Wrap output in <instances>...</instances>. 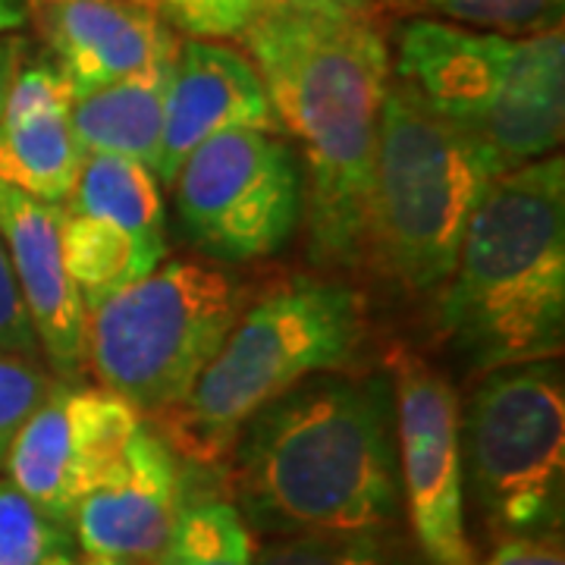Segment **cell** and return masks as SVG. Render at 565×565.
I'll list each match as a JSON object with an SVG mask.
<instances>
[{"mask_svg":"<svg viewBox=\"0 0 565 565\" xmlns=\"http://www.w3.org/2000/svg\"><path fill=\"white\" fill-rule=\"evenodd\" d=\"M282 132L305 158V221L318 262L359 264L367 245L374 151L390 47L371 7L267 0L239 32Z\"/></svg>","mask_w":565,"mask_h":565,"instance_id":"6da1fadb","label":"cell"},{"mask_svg":"<svg viewBox=\"0 0 565 565\" xmlns=\"http://www.w3.org/2000/svg\"><path fill=\"white\" fill-rule=\"evenodd\" d=\"M230 459L245 525L270 537L381 534L403 497L393 384L305 377L245 422Z\"/></svg>","mask_w":565,"mask_h":565,"instance_id":"7a4b0ae2","label":"cell"},{"mask_svg":"<svg viewBox=\"0 0 565 565\" xmlns=\"http://www.w3.org/2000/svg\"><path fill=\"white\" fill-rule=\"evenodd\" d=\"M446 340L475 367L553 362L565 340V163H522L490 182L440 299Z\"/></svg>","mask_w":565,"mask_h":565,"instance_id":"3957f363","label":"cell"},{"mask_svg":"<svg viewBox=\"0 0 565 565\" xmlns=\"http://www.w3.org/2000/svg\"><path fill=\"white\" fill-rule=\"evenodd\" d=\"M364 333L362 296L343 282L289 277L245 305L217 355L173 408L158 415L177 459L221 468L245 422L289 386L333 371Z\"/></svg>","mask_w":565,"mask_h":565,"instance_id":"277c9868","label":"cell"},{"mask_svg":"<svg viewBox=\"0 0 565 565\" xmlns=\"http://www.w3.org/2000/svg\"><path fill=\"white\" fill-rule=\"evenodd\" d=\"M396 85L515 170L563 141V29L509 39L444 20H412L396 39Z\"/></svg>","mask_w":565,"mask_h":565,"instance_id":"5b68a950","label":"cell"},{"mask_svg":"<svg viewBox=\"0 0 565 565\" xmlns=\"http://www.w3.org/2000/svg\"><path fill=\"white\" fill-rule=\"evenodd\" d=\"M481 141L390 85L374 151L367 245L393 280L415 292L444 286L471 214L503 177Z\"/></svg>","mask_w":565,"mask_h":565,"instance_id":"8992f818","label":"cell"},{"mask_svg":"<svg viewBox=\"0 0 565 565\" xmlns=\"http://www.w3.org/2000/svg\"><path fill=\"white\" fill-rule=\"evenodd\" d=\"M248 305L239 277L189 258L163 262L88 311V362L139 415L180 403Z\"/></svg>","mask_w":565,"mask_h":565,"instance_id":"52a82bcc","label":"cell"},{"mask_svg":"<svg viewBox=\"0 0 565 565\" xmlns=\"http://www.w3.org/2000/svg\"><path fill=\"white\" fill-rule=\"evenodd\" d=\"M465 497L497 541L559 534L565 386L553 362L493 367L459 412Z\"/></svg>","mask_w":565,"mask_h":565,"instance_id":"ba28073f","label":"cell"},{"mask_svg":"<svg viewBox=\"0 0 565 565\" xmlns=\"http://www.w3.org/2000/svg\"><path fill=\"white\" fill-rule=\"evenodd\" d=\"M170 189L189 243L214 262L267 258L305 217L299 158L264 129H230L202 141Z\"/></svg>","mask_w":565,"mask_h":565,"instance_id":"9c48e42d","label":"cell"},{"mask_svg":"<svg viewBox=\"0 0 565 565\" xmlns=\"http://www.w3.org/2000/svg\"><path fill=\"white\" fill-rule=\"evenodd\" d=\"M141 424L139 412L110 390L54 381L10 440L7 481L51 522L70 527L82 497L120 465Z\"/></svg>","mask_w":565,"mask_h":565,"instance_id":"30bf717a","label":"cell"},{"mask_svg":"<svg viewBox=\"0 0 565 565\" xmlns=\"http://www.w3.org/2000/svg\"><path fill=\"white\" fill-rule=\"evenodd\" d=\"M393 415L408 522L430 565H478L465 527L459 399L412 349H393Z\"/></svg>","mask_w":565,"mask_h":565,"instance_id":"8fae6325","label":"cell"},{"mask_svg":"<svg viewBox=\"0 0 565 565\" xmlns=\"http://www.w3.org/2000/svg\"><path fill=\"white\" fill-rule=\"evenodd\" d=\"M25 10L73 98L180 51L154 0H25Z\"/></svg>","mask_w":565,"mask_h":565,"instance_id":"7c38bea8","label":"cell"},{"mask_svg":"<svg viewBox=\"0 0 565 565\" xmlns=\"http://www.w3.org/2000/svg\"><path fill=\"white\" fill-rule=\"evenodd\" d=\"M182 505L180 459L158 430L141 424L120 465L73 512L82 553L151 565Z\"/></svg>","mask_w":565,"mask_h":565,"instance_id":"4fadbf2b","label":"cell"},{"mask_svg":"<svg viewBox=\"0 0 565 565\" xmlns=\"http://www.w3.org/2000/svg\"><path fill=\"white\" fill-rule=\"evenodd\" d=\"M230 129H264L280 136V122L252 61L217 41H180L163 104L161 154L154 177L173 185L182 161L211 136Z\"/></svg>","mask_w":565,"mask_h":565,"instance_id":"5bb4252c","label":"cell"},{"mask_svg":"<svg viewBox=\"0 0 565 565\" xmlns=\"http://www.w3.org/2000/svg\"><path fill=\"white\" fill-rule=\"evenodd\" d=\"M0 239L39 337L41 355L63 377L88 362V315L61 252V204L39 202L0 182Z\"/></svg>","mask_w":565,"mask_h":565,"instance_id":"9a60e30c","label":"cell"},{"mask_svg":"<svg viewBox=\"0 0 565 565\" xmlns=\"http://www.w3.org/2000/svg\"><path fill=\"white\" fill-rule=\"evenodd\" d=\"M73 95L54 63L22 61L0 110V182L39 202L63 204L82 151L70 120Z\"/></svg>","mask_w":565,"mask_h":565,"instance_id":"2e32d148","label":"cell"},{"mask_svg":"<svg viewBox=\"0 0 565 565\" xmlns=\"http://www.w3.org/2000/svg\"><path fill=\"white\" fill-rule=\"evenodd\" d=\"M173 63H154L126 79L110 82L98 92L73 98V136L85 154H120L154 170L161 154L163 104L173 76Z\"/></svg>","mask_w":565,"mask_h":565,"instance_id":"e0dca14e","label":"cell"},{"mask_svg":"<svg viewBox=\"0 0 565 565\" xmlns=\"http://www.w3.org/2000/svg\"><path fill=\"white\" fill-rule=\"evenodd\" d=\"M63 207L117 223L141 248L167 262V211L151 167L120 154H85Z\"/></svg>","mask_w":565,"mask_h":565,"instance_id":"ac0fdd59","label":"cell"},{"mask_svg":"<svg viewBox=\"0 0 565 565\" xmlns=\"http://www.w3.org/2000/svg\"><path fill=\"white\" fill-rule=\"evenodd\" d=\"M61 252L66 274L79 289L85 315L122 292L126 286L145 280L161 267L148 248H141L117 223L66 211L61 204Z\"/></svg>","mask_w":565,"mask_h":565,"instance_id":"d6986e66","label":"cell"},{"mask_svg":"<svg viewBox=\"0 0 565 565\" xmlns=\"http://www.w3.org/2000/svg\"><path fill=\"white\" fill-rule=\"evenodd\" d=\"M151 565H255L252 531L221 497H182L177 522Z\"/></svg>","mask_w":565,"mask_h":565,"instance_id":"ffe728a7","label":"cell"},{"mask_svg":"<svg viewBox=\"0 0 565 565\" xmlns=\"http://www.w3.org/2000/svg\"><path fill=\"white\" fill-rule=\"evenodd\" d=\"M422 7L462 29L527 39L563 29L565 0H422Z\"/></svg>","mask_w":565,"mask_h":565,"instance_id":"44dd1931","label":"cell"},{"mask_svg":"<svg viewBox=\"0 0 565 565\" xmlns=\"http://www.w3.org/2000/svg\"><path fill=\"white\" fill-rule=\"evenodd\" d=\"M66 546V527L0 478V565H44Z\"/></svg>","mask_w":565,"mask_h":565,"instance_id":"7402d4cb","label":"cell"},{"mask_svg":"<svg viewBox=\"0 0 565 565\" xmlns=\"http://www.w3.org/2000/svg\"><path fill=\"white\" fill-rule=\"evenodd\" d=\"M255 565H405L381 534H302L274 537Z\"/></svg>","mask_w":565,"mask_h":565,"instance_id":"603a6c76","label":"cell"},{"mask_svg":"<svg viewBox=\"0 0 565 565\" xmlns=\"http://www.w3.org/2000/svg\"><path fill=\"white\" fill-rule=\"evenodd\" d=\"M54 377L41 371L39 362H29L13 352H0V471L13 434L32 415V408L47 396Z\"/></svg>","mask_w":565,"mask_h":565,"instance_id":"cb8c5ba5","label":"cell"},{"mask_svg":"<svg viewBox=\"0 0 565 565\" xmlns=\"http://www.w3.org/2000/svg\"><path fill=\"white\" fill-rule=\"evenodd\" d=\"M0 352H13V355L29 359V362L41 359L39 337H35L29 311L22 305L20 286L13 277L3 239H0Z\"/></svg>","mask_w":565,"mask_h":565,"instance_id":"d4e9b609","label":"cell"},{"mask_svg":"<svg viewBox=\"0 0 565 565\" xmlns=\"http://www.w3.org/2000/svg\"><path fill=\"white\" fill-rule=\"evenodd\" d=\"M478 565H565V550L559 534L537 537H509Z\"/></svg>","mask_w":565,"mask_h":565,"instance_id":"484cf974","label":"cell"},{"mask_svg":"<svg viewBox=\"0 0 565 565\" xmlns=\"http://www.w3.org/2000/svg\"><path fill=\"white\" fill-rule=\"evenodd\" d=\"M267 0H204L207 13V39L239 35L248 22L258 17Z\"/></svg>","mask_w":565,"mask_h":565,"instance_id":"4316f807","label":"cell"},{"mask_svg":"<svg viewBox=\"0 0 565 565\" xmlns=\"http://www.w3.org/2000/svg\"><path fill=\"white\" fill-rule=\"evenodd\" d=\"M161 7V13L170 22H177L182 32L207 39V13H204V0H154Z\"/></svg>","mask_w":565,"mask_h":565,"instance_id":"83f0119b","label":"cell"},{"mask_svg":"<svg viewBox=\"0 0 565 565\" xmlns=\"http://www.w3.org/2000/svg\"><path fill=\"white\" fill-rule=\"evenodd\" d=\"M22 61H25V41L20 35H0V110H3L7 92L17 79Z\"/></svg>","mask_w":565,"mask_h":565,"instance_id":"f1b7e54d","label":"cell"},{"mask_svg":"<svg viewBox=\"0 0 565 565\" xmlns=\"http://www.w3.org/2000/svg\"><path fill=\"white\" fill-rule=\"evenodd\" d=\"M29 22L25 0H0V35H13Z\"/></svg>","mask_w":565,"mask_h":565,"instance_id":"f546056e","label":"cell"},{"mask_svg":"<svg viewBox=\"0 0 565 565\" xmlns=\"http://www.w3.org/2000/svg\"><path fill=\"white\" fill-rule=\"evenodd\" d=\"M44 565H129V563L107 559V556H92V553H85L82 559H76V556H70V546H66V550H61V553H54V556H51Z\"/></svg>","mask_w":565,"mask_h":565,"instance_id":"4dcf8cb0","label":"cell"},{"mask_svg":"<svg viewBox=\"0 0 565 565\" xmlns=\"http://www.w3.org/2000/svg\"><path fill=\"white\" fill-rule=\"evenodd\" d=\"M337 3H349V7H374L381 0H337Z\"/></svg>","mask_w":565,"mask_h":565,"instance_id":"1f68e13d","label":"cell"}]
</instances>
